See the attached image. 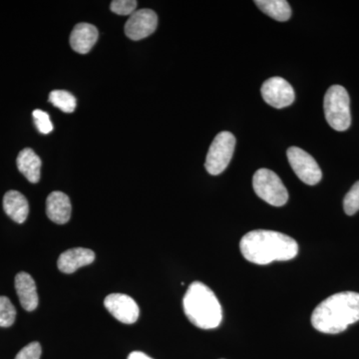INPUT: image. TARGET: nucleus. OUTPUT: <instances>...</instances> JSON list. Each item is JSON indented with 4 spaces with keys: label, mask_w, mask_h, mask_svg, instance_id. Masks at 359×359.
Returning <instances> with one entry per match:
<instances>
[{
    "label": "nucleus",
    "mask_w": 359,
    "mask_h": 359,
    "mask_svg": "<svg viewBox=\"0 0 359 359\" xmlns=\"http://www.w3.org/2000/svg\"><path fill=\"white\" fill-rule=\"evenodd\" d=\"M240 249L247 261L261 266L275 261H290L299 252L294 238L280 231L266 230L245 233L241 240Z\"/></svg>",
    "instance_id": "nucleus-1"
},
{
    "label": "nucleus",
    "mask_w": 359,
    "mask_h": 359,
    "mask_svg": "<svg viewBox=\"0 0 359 359\" xmlns=\"http://www.w3.org/2000/svg\"><path fill=\"white\" fill-rule=\"evenodd\" d=\"M359 320V294L342 292L321 302L313 314L311 325L323 334H337Z\"/></svg>",
    "instance_id": "nucleus-2"
},
{
    "label": "nucleus",
    "mask_w": 359,
    "mask_h": 359,
    "mask_svg": "<svg viewBox=\"0 0 359 359\" xmlns=\"http://www.w3.org/2000/svg\"><path fill=\"white\" fill-rule=\"evenodd\" d=\"M188 320L202 330H214L221 325L223 311L216 294L203 283L190 285L183 299Z\"/></svg>",
    "instance_id": "nucleus-3"
},
{
    "label": "nucleus",
    "mask_w": 359,
    "mask_h": 359,
    "mask_svg": "<svg viewBox=\"0 0 359 359\" xmlns=\"http://www.w3.org/2000/svg\"><path fill=\"white\" fill-rule=\"evenodd\" d=\"M323 108L325 119L332 129L344 132L351 127V98L344 87H330L325 93Z\"/></svg>",
    "instance_id": "nucleus-4"
},
{
    "label": "nucleus",
    "mask_w": 359,
    "mask_h": 359,
    "mask_svg": "<svg viewBox=\"0 0 359 359\" xmlns=\"http://www.w3.org/2000/svg\"><path fill=\"white\" fill-rule=\"evenodd\" d=\"M252 186L257 195L269 205L282 207L289 200V193L282 180L271 170H257L252 178Z\"/></svg>",
    "instance_id": "nucleus-5"
},
{
    "label": "nucleus",
    "mask_w": 359,
    "mask_h": 359,
    "mask_svg": "<svg viewBox=\"0 0 359 359\" xmlns=\"http://www.w3.org/2000/svg\"><path fill=\"white\" fill-rule=\"evenodd\" d=\"M236 147V138L231 132L223 131L215 137L205 158V167L212 176L223 173L230 164Z\"/></svg>",
    "instance_id": "nucleus-6"
},
{
    "label": "nucleus",
    "mask_w": 359,
    "mask_h": 359,
    "mask_svg": "<svg viewBox=\"0 0 359 359\" xmlns=\"http://www.w3.org/2000/svg\"><path fill=\"white\" fill-rule=\"evenodd\" d=\"M287 155L290 166L302 182L309 186L320 183L323 173L313 156L299 147H290Z\"/></svg>",
    "instance_id": "nucleus-7"
},
{
    "label": "nucleus",
    "mask_w": 359,
    "mask_h": 359,
    "mask_svg": "<svg viewBox=\"0 0 359 359\" xmlns=\"http://www.w3.org/2000/svg\"><path fill=\"white\" fill-rule=\"evenodd\" d=\"M261 91L264 100L276 109L289 107L294 102V90L282 77L269 78L262 86Z\"/></svg>",
    "instance_id": "nucleus-8"
},
{
    "label": "nucleus",
    "mask_w": 359,
    "mask_h": 359,
    "mask_svg": "<svg viewBox=\"0 0 359 359\" xmlns=\"http://www.w3.org/2000/svg\"><path fill=\"white\" fill-rule=\"evenodd\" d=\"M104 306L116 320L125 325L136 323L140 314L137 302L127 294H111L106 297Z\"/></svg>",
    "instance_id": "nucleus-9"
},
{
    "label": "nucleus",
    "mask_w": 359,
    "mask_h": 359,
    "mask_svg": "<svg viewBox=\"0 0 359 359\" xmlns=\"http://www.w3.org/2000/svg\"><path fill=\"white\" fill-rule=\"evenodd\" d=\"M157 26V14L151 9H140L130 15L125 25V34L130 39L138 41L153 34Z\"/></svg>",
    "instance_id": "nucleus-10"
},
{
    "label": "nucleus",
    "mask_w": 359,
    "mask_h": 359,
    "mask_svg": "<svg viewBox=\"0 0 359 359\" xmlns=\"http://www.w3.org/2000/svg\"><path fill=\"white\" fill-rule=\"evenodd\" d=\"M95 261V252L85 248H74L62 252L59 257L57 266L63 273H75L78 269L88 266Z\"/></svg>",
    "instance_id": "nucleus-11"
},
{
    "label": "nucleus",
    "mask_w": 359,
    "mask_h": 359,
    "mask_svg": "<svg viewBox=\"0 0 359 359\" xmlns=\"http://www.w3.org/2000/svg\"><path fill=\"white\" fill-rule=\"evenodd\" d=\"M15 290L20 299L21 306L27 311H33L39 304L36 283L29 273H18L15 276Z\"/></svg>",
    "instance_id": "nucleus-12"
},
{
    "label": "nucleus",
    "mask_w": 359,
    "mask_h": 359,
    "mask_svg": "<svg viewBox=\"0 0 359 359\" xmlns=\"http://www.w3.org/2000/svg\"><path fill=\"white\" fill-rule=\"evenodd\" d=\"M72 205L66 194L55 191L47 197L46 215L53 223L63 224L70 219Z\"/></svg>",
    "instance_id": "nucleus-13"
},
{
    "label": "nucleus",
    "mask_w": 359,
    "mask_h": 359,
    "mask_svg": "<svg viewBox=\"0 0 359 359\" xmlns=\"http://www.w3.org/2000/svg\"><path fill=\"white\" fill-rule=\"evenodd\" d=\"M98 36V30L95 26L90 25V23H79L73 28L72 32H71V47L77 53H88L95 45Z\"/></svg>",
    "instance_id": "nucleus-14"
},
{
    "label": "nucleus",
    "mask_w": 359,
    "mask_h": 359,
    "mask_svg": "<svg viewBox=\"0 0 359 359\" xmlns=\"http://www.w3.org/2000/svg\"><path fill=\"white\" fill-rule=\"evenodd\" d=\"M4 209L9 218L18 224H23L29 214V205L22 194L9 191L4 197Z\"/></svg>",
    "instance_id": "nucleus-15"
},
{
    "label": "nucleus",
    "mask_w": 359,
    "mask_h": 359,
    "mask_svg": "<svg viewBox=\"0 0 359 359\" xmlns=\"http://www.w3.org/2000/svg\"><path fill=\"white\" fill-rule=\"evenodd\" d=\"M18 168L20 173L25 175L30 183H39L40 180V170H41V160L39 156L35 154L34 151L30 148L23 149L18 155Z\"/></svg>",
    "instance_id": "nucleus-16"
},
{
    "label": "nucleus",
    "mask_w": 359,
    "mask_h": 359,
    "mask_svg": "<svg viewBox=\"0 0 359 359\" xmlns=\"http://www.w3.org/2000/svg\"><path fill=\"white\" fill-rule=\"evenodd\" d=\"M257 6L276 21H287L292 16V8L285 0H257Z\"/></svg>",
    "instance_id": "nucleus-17"
},
{
    "label": "nucleus",
    "mask_w": 359,
    "mask_h": 359,
    "mask_svg": "<svg viewBox=\"0 0 359 359\" xmlns=\"http://www.w3.org/2000/svg\"><path fill=\"white\" fill-rule=\"evenodd\" d=\"M49 102L65 113H72L76 108V98L65 90H54L49 95Z\"/></svg>",
    "instance_id": "nucleus-18"
},
{
    "label": "nucleus",
    "mask_w": 359,
    "mask_h": 359,
    "mask_svg": "<svg viewBox=\"0 0 359 359\" xmlns=\"http://www.w3.org/2000/svg\"><path fill=\"white\" fill-rule=\"evenodd\" d=\"M16 318V309L6 297H0V327H9Z\"/></svg>",
    "instance_id": "nucleus-19"
},
{
    "label": "nucleus",
    "mask_w": 359,
    "mask_h": 359,
    "mask_svg": "<svg viewBox=\"0 0 359 359\" xmlns=\"http://www.w3.org/2000/svg\"><path fill=\"white\" fill-rule=\"evenodd\" d=\"M344 209L348 216H353L359 211V181L351 187L344 197Z\"/></svg>",
    "instance_id": "nucleus-20"
},
{
    "label": "nucleus",
    "mask_w": 359,
    "mask_h": 359,
    "mask_svg": "<svg viewBox=\"0 0 359 359\" xmlns=\"http://www.w3.org/2000/svg\"><path fill=\"white\" fill-rule=\"evenodd\" d=\"M34 119L35 126L39 129L40 133L49 134L53 130V124L50 121V117L46 112L42 110H34L32 113Z\"/></svg>",
    "instance_id": "nucleus-21"
},
{
    "label": "nucleus",
    "mask_w": 359,
    "mask_h": 359,
    "mask_svg": "<svg viewBox=\"0 0 359 359\" xmlns=\"http://www.w3.org/2000/svg\"><path fill=\"white\" fill-rule=\"evenodd\" d=\"M136 7L137 1L135 0H114L110 6L111 11L119 15H132Z\"/></svg>",
    "instance_id": "nucleus-22"
},
{
    "label": "nucleus",
    "mask_w": 359,
    "mask_h": 359,
    "mask_svg": "<svg viewBox=\"0 0 359 359\" xmlns=\"http://www.w3.org/2000/svg\"><path fill=\"white\" fill-rule=\"evenodd\" d=\"M41 351V346L39 342H32L21 349L15 359H40Z\"/></svg>",
    "instance_id": "nucleus-23"
},
{
    "label": "nucleus",
    "mask_w": 359,
    "mask_h": 359,
    "mask_svg": "<svg viewBox=\"0 0 359 359\" xmlns=\"http://www.w3.org/2000/svg\"><path fill=\"white\" fill-rule=\"evenodd\" d=\"M127 359H153L151 358L150 356H148L147 354L141 353V351H134V353H131L129 354L128 358Z\"/></svg>",
    "instance_id": "nucleus-24"
}]
</instances>
